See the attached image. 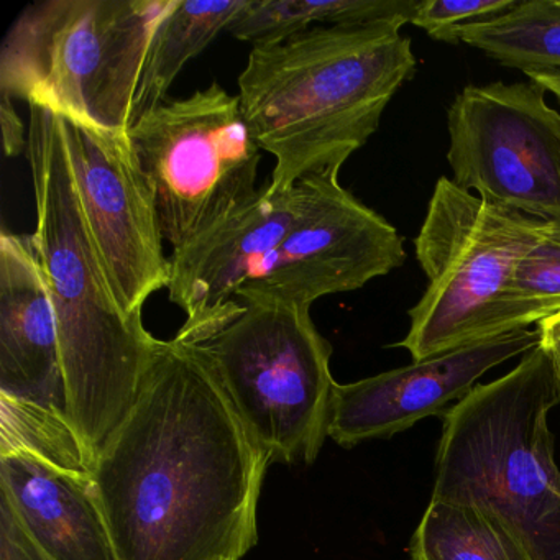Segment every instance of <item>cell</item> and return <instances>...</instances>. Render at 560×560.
<instances>
[{
  "instance_id": "cell-9",
  "label": "cell",
  "mask_w": 560,
  "mask_h": 560,
  "mask_svg": "<svg viewBox=\"0 0 560 560\" xmlns=\"http://www.w3.org/2000/svg\"><path fill=\"white\" fill-rule=\"evenodd\" d=\"M534 81L464 88L447 113L452 182L540 221L560 218V113Z\"/></svg>"
},
{
  "instance_id": "cell-15",
  "label": "cell",
  "mask_w": 560,
  "mask_h": 560,
  "mask_svg": "<svg viewBox=\"0 0 560 560\" xmlns=\"http://www.w3.org/2000/svg\"><path fill=\"white\" fill-rule=\"evenodd\" d=\"M0 498L55 560H119L93 477L27 455H0Z\"/></svg>"
},
{
  "instance_id": "cell-17",
  "label": "cell",
  "mask_w": 560,
  "mask_h": 560,
  "mask_svg": "<svg viewBox=\"0 0 560 560\" xmlns=\"http://www.w3.org/2000/svg\"><path fill=\"white\" fill-rule=\"evenodd\" d=\"M419 0H248L229 32L254 47L278 44L313 25L411 22Z\"/></svg>"
},
{
  "instance_id": "cell-26",
  "label": "cell",
  "mask_w": 560,
  "mask_h": 560,
  "mask_svg": "<svg viewBox=\"0 0 560 560\" xmlns=\"http://www.w3.org/2000/svg\"><path fill=\"white\" fill-rule=\"evenodd\" d=\"M524 74L527 80L540 84L546 93L552 94L560 104V71H529Z\"/></svg>"
},
{
  "instance_id": "cell-7",
  "label": "cell",
  "mask_w": 560,
  "mask_h": 560,
  "mask_svg": "<svg viewBox=\"0 0 560 560\" xmlns=\"http://www.w3.org/2000/svg\"><path fill=\"white\" fill-rule=\"evenodd\" d=\"M191 346L211 363L271 464L316 460L329 438L337 383L332 346L310 307L242 303L229 323Z\"/></svg>"
},
{
  "instance_id": "cell-2",
  "label": "cell",
  "mask_w": 560,
  "mask_h": 560,
  "mask_svg": "<svg viewBox=\"0 0 560 560\" xmlns=\"http://www.w3.org/2000/svg\"><path fill=\"white\" fill-rule=\"evenodd\" d=\"M27 159L37 211L28 237L57 314L65 418L93 470L136 405L160 339L117 300L81 208L61 117L31 106Z\"/></svg>"
},
{
  "instance_id": "cell-22",
  "label": "cell",
  "mask_w": 560,
  "mask_h": 560,
  "mask_svg": "<svg viewBox=\"0 0 560 560\" xmlns=\"http://www.w3.org/2000/svg\"><path fill=\"white\" fill-rule=\"evenodd\" d=\"M517 2L520 0H419L409 24L434 40L457 45L462 27L506 14Z\"/></svg>"
},
{
  "instance_id": "cell-4",
  "label": "cell",
  "mask_w": 560,
  "mask_h": 560,
  "mask_svg": "<svg viewBox=\"0 0 560 560\" xmlns=\"http://www.w3.org/2000/svg\"><path fill=\"white\" fill-rule=\"evenodd\" d=\"M560 405L539 346L444 412L432 500L497 517L533 560H560V470L549 412Z\"/></svg>"
},
{
  "instance_id": "cell-14",
  "label": "cell",
  "mask_w": 560,
  "mask_h": 560,
  "mask_svg": "<svg viewBox=\"0 0 560 560\" xmlns=\"http://www.w3.org/2000/svg\"><path fill=\"white\" fill-rule=\"evenodd\" d=\"M0 395L65 416L57 314L31 237L0 234Z\"/></svg>"
},
{
  "instance_id": "cell-6",
  "label": "cell",
  "mask_w": 560,
  "mask_h": 560,
  "mask_svg": "<svg viewBox=\"0 0 560 560\" xmlns=\"http://www.w3.org/2000/svg\"><path fill=\"white\" fill-rule=\"evenodd\" d=\"M547 228L439 178L415 241L429 283L398 346L424 360L517 330L511 283Z\"/></svg>"
},
{
  "instance_id": "cell-25",
  "label": "cell",
  "mask_w": 560,
  "mask_h": 560,
  "mask_svg": "<svg viewBox=\"0 0 560 560\" xmlns=\"http://www.w3.org/2000/svg\"><path fill=\"white\" fill-rule=\"evenodd\" d=\"M537 329L540 334V347L546 350L550 362H552L557 385L560 389V314L540 320L537 324Z\"/></svg>"
},
{
  "instance_id": "cell-11",
  "label": "cell",
  "mask_w": 560,
  "mask_h": 560,
  "mask_svg": "<svg viewBox=\"0 0 560 560\" xmlns=\"http://www.w3.org/2000/svg\"><path fill=\"white\" fill-rule=\"evenodd\" d=\"M61 120L81 208L107 277L124 311L142 316L150 296L168 288L170 257L129 130Z\"/></svg>"
},
{
  "instance_id": "cell-12",
  "label": "cell",
  "mask_w": 560,
  "mask_h": 560,
  "mask_svg": "<svg viewBox=\"0 0 560 560\" xmlns=\"http://www.w3.org/2000/svg\"><path fill=\"white\" fill-rule=\"evenodd\" d=\"M306 196L304 182L284 191L270 185L170 257L168 298L186 314L175 339L201 342L229 323L237 293L257 277L294 224Z\"/></svg>"
},
{
  "instance_id": "cell-27",
  "label": "cell",
  "mask_w": 560,
  "mask_h": 560,
  "mask_svg": "<svg viewBox=\"0 0 560 560\" xmlns=\"http://www.w3.org/2000/svg\"><path fill=\"white\" fill-rule=\"evenodd\" d=\"M559 2H560V0H559Z\"/></svg>"
},
{
  "instance_id": "cell-10",
  "label": "cell",
  "mask_w": 560,
  "mask_h": 560,
  "mask_svg": "<svg viewBox=\"0 0 560 560\" xmlns=\"http://www.w3.org/2000/svg\"><path fill=\"white\" fill-rule=\"evenodd\" d=\"M306 196L283 242L237 293L242 303L310 307L329 294L362 290L406 261L405 242L336 173L303 179Z\"/></svg>"
},
{
  "instance_id": "cell-18",
  "label": "cell",
  "mask_w": 560,
  "mask_h": 560,
  "mask_svg": "<svg viewBox=\"0 0 560 560\" xmlns=\"http://www.w3.org/2000/svg\"><path fill=\"white\" fill-rule=\"evenodd\" d=\"M458 40L504 68L560 71V2L520 0L506 14L465 25Z\"/></svg>"
},
{
  "instance_id": "cell-20",
  "label": "cell",
  "mask_w": 560,
  "mask_h": 560,
  "mask_svg": "<svg viewBox=\"0 0 560 560\" xmlns=\"http://www.w3.org/2000/svg\"><path fill=\"white\" fill-rule=\"evenodd\" d=\"M0 455H27L93 477L83 445L61 412L5 395H0Z\"/></svg>"
},
{
  "instance_id": "cell-23",
  "label": "cell",
  "mask_w": 560,
  "mask_h": 560,
  "mask_svg": "<svg viewBox=\"0 0 560 560\" xmlns=\"http://www.w3.org/2000/svg\"><path fill=\"white\" fill-rule=\"evenodd\" d=\"M0 560H55L25 529L8 501L0 498Z\"/></svg>"
},
{
  "instance_id": "cell-24",
  "label": "cell",
  "mask_w": 560,
  "mask_h": 560,
  "mask_svg": "<svg viewBox=\"0 0 560 560\" xmlns=\"http://www.w3.org/2000/svg\"><path fill=\"white\" fill-rule=\"evenodd\" d=\"M14 101L0 96V126L2 143L9 159L24 155L28 149V132L14 107Z\"/></svg>"
},
{
  "instance_id": "cell-8",
  "label": "cell",
  "mask_w": 560,
  "mask_h": 560,
  "mask_svg": "<svg viewBox=\"0 0 560 560\" xmlns=\"http://www.w3.org/2000/svg\"><path fill=\"white\" fill-rule=\"evenodd\" d=\"M129 137L173 250L247 205L260 189V147L237 94L219 83L165 101L137 120Z\"/></svg>"
},
{
  "instance_id": "cell-19",
  "label": "cell",
  "mask_w": 560,
  "mask_h": 560,
  "mask_svg": "<svg viewBox=\"0 0 560 560\" xmlns=\"http://www.w3.org/2000/svg\"><path fill=\"white\" fill-rule=\"evenodd\" d=\"M412 560H533L491 514L431 500L411 539Z\"/></svg>"
},
{
  "instance_id": "cell-1",
  "label": "cell",
  "mask_w": 560,
  "mask_h": 560,
  "mask_svg": "<svg viewBox=\"0 0 560 560\" xmlns=\"http://www.w3.org/2000/svg\"><path fill=\"white\" fill-rule=\"evenodd\" d=\"M270 464L201 350L160 340L93 468L117 559H244Z\"/></svg>"
},
{
  "instance_id": "cell-16",
  "label": "cell",
  "mask_w": 560,
  "mask_h": 560,
  "mask_svg": "<svg viewBox=\"0 0 560 560\" xmlns=\"http://www.w3.org/2000/svg\"><path fill=\"white\" fill-rule=\"evenodd\" d=\"M248 0H176L156 28L133 101L132 126L165 103L183 68L202 54L247 8Z\"/></svg>"
},
{
  "instance_id": "cell-21",
  "label": "cell",
  "mask_w": 560,
  "mask_h": 560,
  "mask_svg": "<svg viewBox=\"0 0 560 560\" xmlns=\"http://www.w3.org/2000/svg\"><path fill=\"white\" fill-rule=\"evenodd\" d=\"M510 301L517 329L560 314V218L517 265Z\"/></svg>"
},
{
  "instance_id": "cell-5",
  "label": "cell",
  "mask_w": 560,
  "mask_h": 560,
  "mask_svg": "<svg viewBox=\"0 0 560 560\" xmlns=\"http://www.w3.org/2000/svg\"><path fill=\"white\" fill-rule=\"evenodd\" d=\"M176 0H45L0 48V96L103 130H129L153 35Z\"/></svg>"
},
{
  "instance_id": "cell-3",
  "label": "cell",
  "mask_w": 560,
  "mask_h": 560,
  "mask_svg": "<svg viewBox=\"0 0 560 560\" xmlns=\"http://www.w3.org/2000/svg\"><path fill=\"white\" fill-rule=\"evenodd\" d=\"M406 24L319 25L252 48L237 96L255 142L275 159L273 191L339 175L366 145L418 67Z\"/></svg>"
},
{
  "instance_id": "cell-13",
  "label": "cell",
  "mask_w": 560,
  "mask_h": 560,
  "mask_svg": "<svg viewBox=\"0 0 560 560\" xmlns=\"http://www.w3.org/2000/svg\"><path fill=\"white\" fill-rule=\"evenodd\" d=\"M539 342V329H517L349 385L337 383L329 438L346 448L392 438L441 415L451 402L465 398L488 370L526 355Z\"/></svg>"
}]
</instances>
